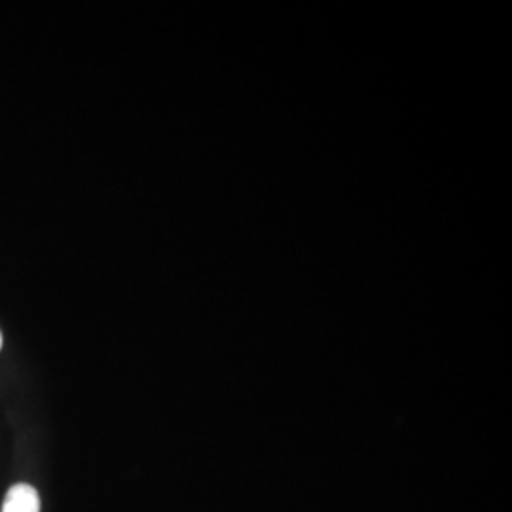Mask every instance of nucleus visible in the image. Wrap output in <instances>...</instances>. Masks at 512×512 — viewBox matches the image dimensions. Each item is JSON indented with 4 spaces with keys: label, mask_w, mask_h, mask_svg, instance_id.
I'll return each instance as SVG.
<instances>
[{
    "label": "nucleus",
    "mask_w": 512,
    "mask_h": 512,
    "mask_svg": "<svg viewBox=\"0 0 512 512\" xmlns=\"http://www.w3.org/2000/svg\"><path fill=\"white\" fill-rule=\"evenodd\" d=\"M0 348H2V334H0Z\"/></svg>",
    "instance_id": "2"
},
{
    "label": "nucleus",
    "mask_w": 512,
    "mask_h": 512,
    "mask_svg": "<svg viewBox=\"0 0 512 512\" xmlns=\"http://www.w3.org/2000/svg\"><path fill=\"white\" fill-rule=\"evenodd\" d=\"M2 512H40V497L31 484H16L4 497Z\"/></svg>",
    "instance_id": "1"
}]
</instances>
